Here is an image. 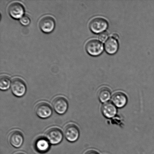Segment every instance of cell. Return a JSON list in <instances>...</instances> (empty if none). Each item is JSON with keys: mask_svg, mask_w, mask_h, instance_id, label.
Returning <instances> with one entry per match:
<instances>
[{"mask_svg": "<svg viewBox=\"0 0 154 154\" xmlns=\"http://www.w3.org/2000/svg\"><path fill=\"white\" fill-rule=\"evenodd\" d=\"M20 22L22 25L24 26H28L31 22V20H30V18L28 16L25 15L20 18Z\"/></svg>", "mask_w": 154, "mask_h": 154, "instance_id": "17", "label": "cell"}, {"mask_svg": "<svg viewBox=\"0 0 154 154\" xmlns=\"http://www.w3.org/2000/svg\"><path fill=\"white\" fill-rule=\"evenodd\" d=\"M113 103L118 108L125 106L127 103L128 99L126 95L122 92H119L115 93L112 97Z\"/></svg>", "mask_w": 154, "mask_h": 154, "instance_id": "13", "label": "cell"}, {"mask_svg": "<svg viewBox=\"0 0 154 154\" xmlns=\"http://www.w3.org/2000/svg\"><path fill=\"white\" fill-rule=\"evenodd\" d=\"M35 147L36 150L40 153H45L48 151L50 148L49 141L46 138H39L36 141Z\"/></svg>", "mask_w": 154, "mask_h": 154, "instance_id": "14", "label": "cell"}, {"mask_svg": "<svg viewBox=\"0 0 154 154\" xmlns=\"http://www.w3.org/2000/svg\"><path fill=\"white\" fill-rule=\"evenodd\" d=\"M46 137L51 144L57 145L62 141L63 135L61 130L58 128H53L47 131Z\"/></svg>", "mask_w": 154, "mask_h": 154, "instance_id": "4", "label": "cell"}, {"mask_svg": "<svg viewBox=\"0 0 154 154\" xmlns=\"http://www.w3.org/2000/svg\"><path fill=\"white\" fill-rule=\"evenodd\" d=\"M85 154H99L98 152L94 150H89L86 152Z\"/></svg>", "mask_w": 154, "mask_h": 154, "instance_id": "19", "label": "cell"}, {"mask_svg": "<svg viewBox=\"0 0 154 154\" xmlns=\"http://www.w3.org/2000/svg\"><path fill=\"white\" fill-rule=\"evenodd\" d=\"M111 91L106 87H103L100 89L98 92V96L100 100L102 102H106L111 97Z\"/></svg>", "mask_w": 154, "mask_h": 154, "instance_id": "15", "label": "cell"}, {"mask_svg": "<svg viewBox=\"0 0 154 154\" xmlns=\"http://www.w3.org/2000/svg\"><path fill=\"white\" fill-rule=\"evenodd\" d=\"M8 12L11 17L18 19L22 17L25 12V9L23 5L20 3L13 2L8 6Z\"/></svg>", "mask_w": 154, "mask_h": 154, "instance_id": "7", "label": "cell"}, {"mask_svg": "<svg viewBox=\"0 0 154 154\" xmlns=\"http://www.w3.org/2000/svg\"><path fill=\"white\" fill-rule=\"evenodd\" d=\"M11 88L13 94L19 97L23 96L26 91L25 82L20 78H15L13 80L11 85Z\"/></svg>", "mask_w": 154, "mask_h": 154, "instance_id": "3", "label": "cell"}, {"mask_svg": "<svg viewBox=\"0 0 154 154\" xmlns=\"http://www.w3.org/2000/svg\"><path fill=\"white\" fill-rule=\"evenodd\" d=\"M108 26L107 21L102 17L93 18L89 24V27L91 31L96 34L103 32L108 28Z\"/></svg>", "mask_w": 154, "mask_h": 154, "instance_id": "1", "label": "cell"}, {"mask_svg": "<svg viewBox=\"0 0 154 154\" xmlns=\"http://www.w3.org/2000/svg\"><path fill=\"white\" fill-rule=\"evenodd\" d=\"M9 140L12 146L16 148H18L21 147L23 144V135L19 131H13L9 135Z\"/></svg>", "mask_w": 154, "mask_h": 154, "instance_id": "10", "label": "cell"}, {"mask_svg": "<svg viewBox=\"0 0 154 154\" xmlns=\"http://www.w3.org/2000/svg\"><path fill=\"white\" fill-rule=\"evenodd\" d=\"M15 154H24L23 153H17Z\"/></svg>", "mask_w": 154, "mask_h": 154, "instance_id": "21", "label": "cell"}, {"mask_svg": "<svg viewBox=\"0 0 154 154\" xmlns=\"http://www.w3.org/2000/svg\"><path fill=\"white\" fill-rule=\"evenodd\" d=\"M64 135L68 141L75 142L79 138V129L76 125L73 124H69L64 128Z\"/></svg>", "mask_w": 154, "mask_h": 154, "instance_id": "5", "label": "cell"}, {"mask_svg": "<svg viewBox=\"0 0 154 154\" xmlns=\"http://www.w3.org/2000/svg\"><path fill=\"white\" fill-rule=\"evenodd\" d=\"M85 49L87 52L93 56H97L102 54L103 50V45L99 40H90L86 43Z\"/></svg>", "mask_w": 154, "mask_h": 154, "instance_id": "2", "label": "cell"}, {"mask_svg": "<svg viewBox=\"0 0 154 154\" xmlns=\"http://www.w3.org/2000/svg\"><path fill=\"white\" fill-rule=\"evenodd\" d=\"M35 111L37 116L43 119L48 118L52 114V109L50 105L45 102L38 104L35 107Z\"/></svg>", "mask_w": 154, "mask_h": 154, "instance_id": "9", "label": "cell"}, {"mask_svg": "<svg viewBox=\"0 0 154 154\" xmlns=\"http://www.w3.org/2000/svg\"><path fill=\"white\" fill-rule=\"evenodd\" d=\"M11 81L10 78L7 76H1L0 77V88L2 91H6L10 88Z\"/></svg>", "mask_w": 154, "mask_h": 154, "instance_id": "16", "label": "cell"}, {"mask_svg": "<svg viewBox=\"0 0 154 154\" xmlns=\"http://www.w3.org/2000/svg\"><path fill=\"white\" fill-rule=\"evenodd\" d=\"M40 29L43 32L49 34L52 32L55 29V22L53 18L50 16L44 17L39 23Z\"/></svg>", "mask_w": 154, "mask_h": 154, "instance_id": "6", "label": "cell"}, {"mask_svg": "<svg viewBox=\"0 0 154 154\" xmlns=\"http://www.w3.org/2000/svg\"><path fill=\"white\" fill-rule=\"evenodd\" d=\"M119 45L116 39L113 37L109 38L105 44V49L107 53L113 55L117 52Z\"/></svg>", "mask_w": 154, "mask_h": 154, "instance_id": "11", "label": "cell"}, {"mask_svg": "<svg viewBox=\"0 0 154 154\" xmlns=\"http://www.w3.org/2000/svg\"><path fill=\"white\" fill-rule=\"evenodd\" d=\"M113 38H114L117 40V39L119 38V36L117 34H113L112 37Z\"/></svg>", "mask_w": 154, "mask_h": 154, "instance_id": "20", "label": "cell"}, {"mask_svg": "<svg viewBox=\"0 0 154 154\" xmlns=\"http://www.w3.org/2000/svg\"><path fill=\"white\" fill-rule=\"evenodd\" d=\"M116 106L112 103L105 102L102 106V112L105 117L111 118L114 117L117 113Z\"/></svg>", "mask_w": 154, "mask_h": 154, "instance_id": "12", "label": "cell"}, {"mask_svg": "<svg viewBox=\"0 0 154 154\" xmlns=\"http://www.w3.org/2000/svg\"><path fill=\"white\" fill-rule=\"evenodd\" d=\"M108 33L106 31L101 33L99 36V39L101 42H103L108 39Z\"/></svg>", "mask_w": 154, "mask_h": 154, "instance_id": "18", "label": "cell"}, {"mask_svg": "<svg viewBox=\"0 0 154 154\" xmlns=\"http://www.w3.org/2000/svg\"><path fill=\"white\" fill-rule=\"evenodd\" d=\"M52 106L55 111L58 114L63 115L67 112L68 108V103L65 98L58 97L54 99Z\"/></svg>", "mask_w": 154, "mask_h": 154, "instance_id": "8", "label": "cell"}]
</instances>
